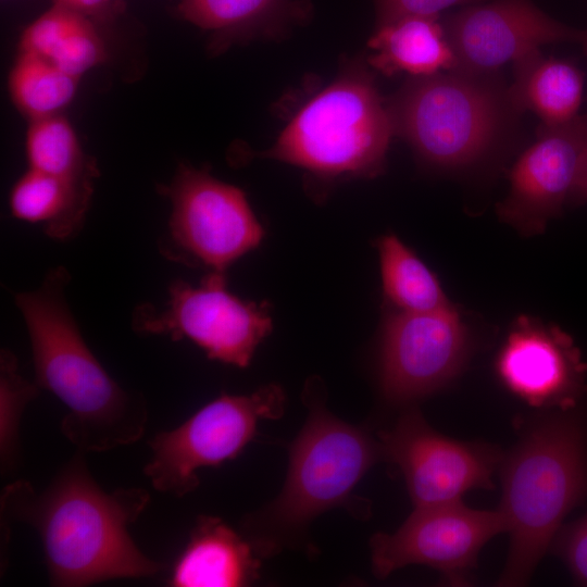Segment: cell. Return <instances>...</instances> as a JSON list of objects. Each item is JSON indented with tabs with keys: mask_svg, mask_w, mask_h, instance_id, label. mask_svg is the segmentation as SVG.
Wrapping results in <instances>:
<instances>
[{
	"mask_svg": "<svg viewBox=\"0 0 587 587\" xmlns=\"http://www.w3.org/2000/svg\"><path fill=\"white\" fill-rule=\"evenodd\" d=\"M80 450L43 489L18 479L0 497L1 534L9 523L39 535L48 580L54 587H85L116 578L152 576L164 564L135 544L129 526L143 513L150 495L138 487L103 490L91 476Z\"/></svg>",
	"mask_w": 587,
	"mask_h": 587,
	"instance_id": "cell-1",
	"label": "cell"
},
{
	"mask_svg": "<svg viewBox=\"0 0 587 587\" xmlns=\"http://www.w3.org/2000/svg\"><path fill=\"white\" fill-rule=\"evenodd\" d=\"M70 279L64 266L53 267L38 288L13 296L27 327L35 382L66 408L61 432L77 450L135 444L146 430V401L116 383L86 344L66 301Z\"/></svg>",
	"mask_w": 587,
	"mask_h": 587,
	"instance_id": "cell-2",
	"label": "cell"
},
{
	"mask_svg": "<svg viewBox=\"0 0 587 587\" xmlns=\"http://www.w3.org/2000/svg\"><path fill=\"white\" fill-rule=\"evenodd\" d=\"M308 417L289 451V466L278 496L241 521V534L260 558L302 547L310 524L320 514L342 507L364 514L353 490L383 460L379 441L363 427L336 417L326 407L319 377L304 386Z\"/></svg>",
	"mask_w": 587,
	"mask_h": 587,
	"instance_id": "cell-3",
	"label": "cell"
},
{
	"mask_svg": "<svg viewBox=\"0 0 587 587\" xmlns=\"http://www.w3.org/2000/svg\"><path fill=\"white\" fill-rule=\"evenodd\" d=\"M553 410L501 462L499 507L510 549L497 586L528 583L565 516L587 499V414Z\"/></svg>",
	"mask_w": 587,
	"mask_h": 587,
	"instance_id": "cell-4",
	"label": "cell"
},
{
	"mask_svg": "<svg viewBox=\"0 0 587 587\" xmlns=\"http://www.w3.org/2000/svg\"><path fill=\"white\" fill-rule=\"evenodd\" d=\"M394 134L427 164L463 168L513 137L522 113L496 73L449 70L408 77L387 100Z\"/></svg>",
	"mask_w": 587,
	"mask_h": 587,
	"instance_id": "cell-5",
	"label": "cell"
},
{
	"mask_svg": "<svg viewBox=\"0 0 587 587\" xmlns=\"http://www.w3.org/2000/svg\"><path fill=\"white\" fill-rule=\"evenodd\" d=\"M394 134L374 76L351 63L307 101L262 155L296 165L323 183L374 177Z\"/></svg>",
	"mask_w": 587,
	"mask_h": 587,
	"instance_id": "cell-6",
	"label": "cell"
},
{
	"mask_svg": "<svg viewBox=\"0 0 587 587\" xmlns=\"http://www.w3.org/2000/svg\"><path fill=\"white\" fill-rule=\"evenodd\" d=\"M159 189L172 207L159 240L160 253L167 260L226 273L260 245L264 230L246 195L207 168L180 163L171 183Z\"/></svg>",
	"mask_w": 587,
	"mask_h": 587,
	"instance_id": "cell-7",
	"label": "cell"
},
{
	"mask_svg": "<svg viewBox=\"0 0 587 587\" xmlns=\"http://www.w3.org/2000/svg\"><path fill=\"white\" fill-rule=\"evenodd\" d=\"M286 397L276 384L250 395L222 394L179 426L158 433L143 474L158 491L183 497L199 486L197 472L235 459L254 438L262 420L283 415Z\"/></svg>",
	"mask_w": 587,
	"mask_h": 587,
	"instance_id": "cell-8",
	"label": "cell"
},
{
	"mask_svg": "<svg viewBox=\"0 0 587 587\" xmlns=\"http://www.w3.org/2000/svg\"><path fill=\"white\" fill-rule=\"evenodd\" d=\"M270 312L266 302L245 301L229 292L226 273L207 272L196 286L173 280L161 308L137 305L132 326L145 335L189 339L210 359L246 367L272 330Z\"/></svg>",
	"mask_w": 587,
	"mask_h": 587,
	"instance_id": "cell-9",
	"label": "cell"
},
{
	"mask_svg": "<svg viewBox=\"0 0 587 587\" xmlns=\"http://www.w3.org/2000/svg\"><path fill=\"white\" fill-rule=\"evenodd\" d=\"M502 532L499 510L472 509L461 500L414 508L396 532L372 536V571L384 579L401 567L426 565L437 570L444 583L467 585L480 550Z\"/></svg>",
	"mask_w": 587,
	"mask_h": 587,
	"instance_id": "cell-10",
	"label": "cell"
},
{
	"mask_svg": "<svg viewBox=\"0 0 587 587\" xmlns=\"http://www.w3.org/2000/svg\"><path fill=\"white\" fill-rule=\"evenodd\" d=\"M382 458L400 470L414 508L461 500L494 488L504 454L494 445L464 442L436 432L416 409L407 410L378 435Z\"/></svg>",
	"mask_w": 587,
	"mask_h": 587,
	"instance_id": "cell-11",
	"label": "cell"
},
{
	"mask_svg": "<svg viewBox=\"0 0 587 587\" xmlns=\"http://www.w3.org/2000/svg\"><path fill=\"white\" fill-rule=\"evenodd\" d=\"M471 350L469 329L453 308L387 313L382 328L379 380L385 398L411 404L450 383Z\"/></svg>",
	"mask_w": 587,
	"mask_h": 587,
	"instance_id": "cell-12",
	"label": "cell"
},
{
	"mask_svg": "<svg viewBox=\"0 0 587 587\" xmlns=\"http://www.w3.org/2000/svg\"><path fill=\"white\" fill-rule=\"evenodd\" d=\"M587 155V115L537 129L535 141L513 164L510 188L498 204L500 218L521 234L542 233L560 215L576 184Z\"/></svg>",
	"mask_w": 587,
	"mask_h": 587,
	"instance_id": "cell-13",
	"label": "cell"
},
{
	"mask_svg": "<svg viewBox=\"0 0 587 587\" xmlns=\"http://www.w3.org/2000/svg\"><path fill=\"white\" fill-rule=\"evenodd\" d=\"M457 70L496 73L508 62L546 43L579 42L582 29L567 26L532 0H487L440 17Z\"/></svg>",
	"mask_w": 587,
	"mask_h": 587,
	"instance_id": "cell-14",
	"label": "cell"
},
{
	"mask_svg": "<svg viewBox=\"0 0 587 587\" xmlns=\"http://www.w3.org/2000/svg\"><path fill=\"white\" fill-rule=\"evenodd\" d=\"M495 369L505 389L536 409L569 411L587 398V363L573 338L532 316L514 321Z\"/></svg>",
	"mask_w": 587,
	"mask_h": 587,
	"instance_id": "cell-15",
	"label": "cell"
},
{
	"mask_svg": "<svg viewBox=\"0 0 587 587\" xmlns=\"http://www.w3.org/2000/svg\"><path fill=\"white\" fill-rule=\"evenodd\" d=\"M260 557L246 537L215 516L200 515L171 570L172 587H240L259 577Z\"/></svg>",
	"mask_w": 587,
	"mask_h": 587,
	"instance_id": "cell-16",
	"label": "cell"
},
{
	"mask_svg": "<svg viewBox=\"0 0 587 587\" xmlns=\"http://www.w3.org/2000/svg\"><path fill=\"white\" fill-rule=\"evenodd\" d=\"M369 49L370 66L386 76H427L457 65L440 16H404L376 26Z\"/></svg>",
	"mask_w": 587,
	"mask_h": 587,
	"instance_id": "cell-17",
	"label": "cell"
},
{
	"mask_svg": "<svg viewBox=\"0 0 587 587\" xmlns=\"http://www.w3.org/2000/svg\"><path fill=\"white\" fill-rule=\"evenodd\" d=\"M584 75L572 63L545 57L535 49L513 62L508 93L523 114H536L544 125L566 123L578 115Z\"/></svg>",
	"mask_w": 587,
	"mask_h": 587,
	"instance_id": "cell-18",
	"label": "cell"
},
{
	"mask_svg": "<svg viewBox=\"0 0 587 587\" xmlns=\"http://www.w3.org/2000/svg\"><path fill=\"white\" fill-rule=\"evenodd\" d=\"M178 14L193 25L227 37H275L307 21L304 0H179Z\"/></svg>",
	"mask_w": 587,
	"mask_h": 587,
	"instance_id": "cell-19",
	"label": "cell"
},
{
	"mask_svg": "<svg viewBox=\"0 0 587 587\" xmlns=\"http://www.w3.org/2000/svg\"><path fill=\"white\" fill-rule=\"evenodd\" d=\"M20 51L37 54L79 79L108 57L93 21L54 3L24 29Z\"/></svg>",
	"mask_w": 587,
	"mask_h": 587,
	"instance_id": "cell-20",
	"label": "cell"
},
{
	"mask_svg": "<svg viewBox=\"0 0 587 587\" xmlns=\"http://www.w3.org/2000/svg\"><path fill=\"white\" fill-rule=\"evenodd\" d=\"M91 188L28 168L10 195L12 215L41 224L54 240H67L80 232L88 210Z\"/></svg>",
	"mask_w": 587,
	"mask_h": 587,
	"instance_id": "cell-21",
	"label": "cell"
},
{
	"mask_svg": "<svg viewBox=\"0 0 587 587\" xmlns=\"http://www.w3.org/2000/svg\"><path fill=\"white\" fill-rule=\"evenodd\" d=\"M384 296L395 310L434 312L453 308L437 276L396 235L377 240Z\"/></svg>",
	"mask_w": 587,
	"mask_h": 587,
	"instance_id": "cell-22",
	"label": "cell"
},
{
	"mask_svg": "<svg viewBox=\"0 0 587 587\" xmlns=\"http://www.w3.org/2000/svg\"><path fill=\"white\" fill-rule=\"evenodd\" d=\"M28 168L93 189L99 175L71 123L60 114L30 121L26 134Z\"/></svg>",
	"mask_w": 587,
	"mask_h": 587,
	"instance_id": "cell-23",
	"label": "cell"
},
{
	"mask_svg": "<svg viewBox=\"0 0 587 587\" xmlns=\"http://www.w3.org/2000/svg\"><path fill=\"white\" fill-rule=\"evenodd\" d=\"M78 82L48 60L20 51L9 88L16 108L34 121L59 114L73 100Z\"/></svg>",
	"mask_w": 587,
	"mask_h": 587,
	"instance_id": "cell-24",
	"label": "cell"
},
{
	"mask_svg": "<svg viewBox=\"0 0 587 587\" xmlns=\"http://www.w3.org/2000/svg\"><path fill=\"white\" fill-rule=\"evenodd\" d=\"M36 382H29L18 372L15 354L0 352V465L1 473L12 472L20 458V426L27 404L40 392Z\"/></svg>",
	"mask_w": 587,
	"mask_h": 587,
	"instance_id": "cell-25",
	"label": "cell"
},
{
	"mask_svg": "<svg viewBox=\"0 0 587 587\" xmlns=\"http://www.w3.org/2000/svg\"><path fill=\"white\" fill-rule=\"evenodd\" d=\"M550 549L563 560L575 583L587 586V513L562 525Z\"/></svg>",
	"mask_w": 587,
	"mask_h": 587,
	"instance_id": "cell-26",
	"label": "cell"
},
{
	"mask_svg": "<svg viewBox=\"0 0 587 587\" xmlns=\"http://www.w3.org/2000/svg\"><path fill=\"white\" fill-rule=\"evenodd\" d=\"M487 0H373L376 26L404 16H439L440 12L457 5H471Z\"/></svg>",
	"mask_w": 587,
	"mask_h": 587,
	"instance_id": "cell-27",
	"label": "cell"
},
{
	"mask_svg": "<svg viewBox=\"0 0 587 587\" xmlns=\"http://www.w3.org/2000/svg\"><path fill=\"white\" fill-rule=\"evenodd\" d=\"M53 3L82 14L91 21L113 18L124 9L123 0H53Z\"/></svg>",
	"mask_w": 587,
	"mask_h": 587,
	"instance_id": "cell-28",
	"label": "cell"
},
{
	"mask_svg": "<svg viewBox=\"0 0 587 587\" xmlns=\"http://www.w3.org/2000/svg\"><path fill=\"white\" fill-rule=\"evenodd\" d=\"M587 202V155L582 164L576 184L574 186L570 205H580Z\"/></svg>",
	"mask_w": 587,
	"mask_h": 587,
	"instance_id": "cell-29",
	"label": "cell"
},
{
	"mask_svg": "<svg viewBox=\"0 0 587 587\" xmlns=\"http://www.w3.org/2000/svg\"><path fill=\"white\" fill-rule=\"evenodd\" d=\"M579 43L582 45L583 50H584V52H585L586 55H587V30H583V32H582V36H580V39H579Z\"/></svg>",
	"mask_w": 587,
	"mask_h": 587,
	"instance_id": "cell-30",
	"label": "cell"
}]
</instances>
